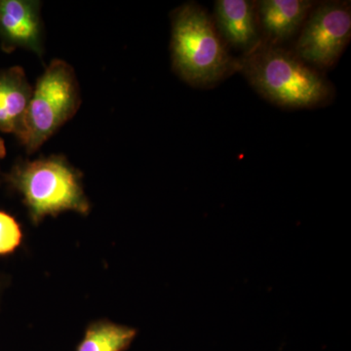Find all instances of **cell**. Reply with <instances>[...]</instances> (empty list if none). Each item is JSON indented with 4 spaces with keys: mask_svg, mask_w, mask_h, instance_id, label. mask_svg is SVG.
Returning <instances> with one entry per match:
<instances>
[{
    "mask_svg": "<svg viewBox=\"0 0 351 351\" xmlns=\"http://www.w3.org/2000/svg\"><path fill=\"white\" fill-rule=\"evenodd\" d=\"M239 60V71L263 99L283 108L326 106L335 89L326 76L283 46L261 43Z\"/></svg>",
    "mask_w": 351,
    "mask_h": 351,
    "instance_id": "obj_1",
    "label": "cell"
},
{
    "mask_svg": "<svg viewBox=\"0 0 351 351\" xmlns=\"http://www.w3.org/2000/svg\"><path fill=\"white\" fill-rule=\"evenodd\" d=\"M254 4L263 43L282 46L299 34L315 2L311 0H260Z\"/></svg>",
    "mask_w": 351,
    "mask_h": 351,
    "instance_id": "obj_7",
    "label": "cell"
},
{
    "mask_svg": "<svg viewBox=\"0 0 351 351\" xmlns=\"http://www.w3.org/2000/svg\"><path fill=\"white\" fill-rule=\"evenodd\" d=\"M32 89L24 69H0V132L22 136Z\"/></svg>",
    "mask_w": 351,
    "mask_h": 351,
    "instance_id": "obj_9",
    "label": "cell"
},
{
    "mask_svg": "<svg viewBox=\"0 0 351 351\" xmlns=\"http://www.w3.org/2000/svg\"><path fill=\"white\" fill-rule=\"evenodd\" d=\"M350 38V2H319L304 21L293 52L308 66L324 71L337 64Z\"/></svg>",
    "mask_w": 351,
    "mask_h": 351,
    "instance_id": "obj_5",
    "label": "cell"
},
{
    "mask_svg": "<svg viewBox=\"0 0 351 351\" xmlns=\"http://www.w3.org/2000/svg\"><path fill=\"white\" fill-rule=\"evenodd\" d=\"M170 55L176 75L201 89L217 86L239 71V60L219 36L213 18L193 1L171 14Z\"/></svg>",
    "mask_w": 351,
    "mask_h": 351,
    "instance_id": "obj_2",
    "label": "cell"
},
{
    "mask_svg": "<svg viewBox=\"0 0 351 351\" xmlns=\"http://www.w3.org/2000/svg\"><path fill=\"white\" fill-rule=\"evenodd\" d=\"M136 334L133 328L99 321L87 328L77 351H124L131 345Z\"/></svg>",
    "mask_w": 351,
    "mask_h": 351,
    "instance_id": "obj_10",
    "label": "cell"
},
{
    "mask_svg": "<svg viewBox=\"0 0 351 351\" xmlns=\"http://www.w3.org/2000/svg\"><path fill=\"white\" fill-rule=\"evenodd\" d=\"M80 105L82 97L75 69L63 60H53L32 89L24 131L18 138L27 154L38 151L75 117Z\"/></svg>",
    "mask_w": 351,
    "mask_h": 351,
    "instance_id": "obj_4",
    "label": "cell"
},
{
    "mask_svg": "<svg viewBox=\"0 0 351 351\" xmlns=\"http://www.w3.org/2000/svg\"><path fill=\"white\" fill-rule=\"evenodd\" d=\"M8 181L23 195L34 223L64 211L89 212L80 173L64 156L20 161L11 170Z\"/></svg>",
    "mask_w": 351,
    "mask_h": 351,
    "instance_id": "obj_3",
    "label": "cell"
},
{
    "mask_svg": "<svg viewBox=\"0 0 351 351\" xmlns=\"http://www.w3.org/2000/svg\"><path fill=\"white\" fill-rule=\"evenodd\" d=\"M22 230L11 215L0 211V256L9 255L20 246Z\"/></svg>",
    "mask_w": 351,
    "mask_h": 351,
    "instance_id": "obj_11",
    "label": "cell"
},
{
    "mask_svg": "<svg viewBox=\"0 0 351 351\" xmlns=\"http://www.w3.org/2000/svg\"><path fill=\"white\" fill-rule=\"evenodd\" d=\"M6 156V147L5 143H4L3 138H0V163H1L2 159Z\"/></svg>",
    "mask_w": 351,
    "mask_h": 351,
    "instance_id": "obj_12",
    "label": "cell"
},
{
    "mask_svg": "<svg viewBox=\"0 0 351 351\" xmlns=\"http://www.w3.org/2000/svg\"><path fill=\"white\" fill-rule=\"evenodd\" d=\"M214 24L228 47L248 54L263 43L255 4L248 0H217Z\"/></svg>",
    "mask_w": 351,
    "mask_h": 351,
    "instance_id": "obj_8",
    "label": "cell"
},
{
    "mask_svg": "<svg viewBox=\"0 0 351 351\" xmlns=\"http://www.w3.org/2000/svg\"><path fill=\"white\" fill-rule=\"evenodd\" d=\"M0 45L4 52L25 49L43 56L40 1L0 0Z\"/></svg>",
    "mask_w": 351,
    "mask_h": 351,
    "instance_id": "obj_6",
    "label": "cell"
}]
</instances>
